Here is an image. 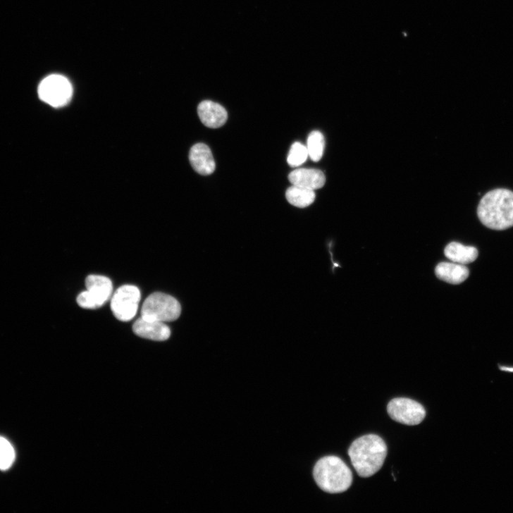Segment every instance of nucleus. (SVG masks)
Listing matches in <instances>:
<instances>
[{
  "instance_id": "nucleus-5",
  "label": "nucleus",
  "mask_w": 513,
  "mask_h": 513,
  "mask_svg": "<svg viewBox=\"0 0 513 513\" xmlns=\"http://www.w3.org/2000/svg\"><path fill=\"white\" fill-rule=\"evenodd\" d=\"M38 93L45 103L56 108L67 105L73 97V87L70 81L61 75H53L45 78L40 84Z\"/></svg>"
},
{
  "instance_id": "nucleus-11",
  "label": "nucleus",
  "mask_w": 513,
  "mask_h": 513,
  "mask_svg": "<svg viewBox=\"0 0 513 513\" xmlns=\"http://www.w3.org/2000/svg\"><path fill=\"white\" fill-rule=\"evenodd\" d=\"M198 113L202 123L211 128L223 126L228 119V113L225 108L211 101H202L199 105Z\"/></svg>"
},
{
  "instance_id": "nucleus-16",
  "label": "nucleus",
  "mask_w": 513,
  "mask_h": 513,
  "mask_svg": "<svg viewBox=\"0 0 513 513\" xmlns=\"http://www.w3.org/2000/svg\"><path fill=\"white\" fill-rule=\"evenodd\" d=\"M326 147V141L322 133L318 131L312 132L308 137L307 149L309 156L317 162L322 159Z\"/></svg>"
},
{
  "instance_id": "nucleus-6",
  "label": "nucleus",
  "mask_w": 513,
  "mask_h": 513,
  "mask_svg": "<svg viewBox=\"0 0 513 513\" xmlns=\"http://www.w3.org/2000/svg\"><path fill=\"white\" fill-rule=\"evenodd\" d=\"M87 291L77 299L78 304L85 309L101 307L111 297L113 284L110 279L101 276H89L86 279Z\"/></svg>"
},
{
  "instance_id": "nucleus-15",
  "label": "nucleus",
  "mask_w": 513,
  "mask_h": 513,
  "mask_svg": "<svg viewBox=\"0 0 513 513\" xmlns=\"http://www.w3.org/2000/svg\"><path fill=\"white\" fill-rule=\"evenodd\" d=\"M314 190L292 185L286 192L288 202L297 208L304 209L312 204L315 200Z\"/></svg>"
},
{
  "instance_id": "nucleus-14",
  "label": "nucleus",
  "mask_w": 513,
  "mask_h": 513,
  "mask_svg": "<svg viewBox=\"0 0 513 513\" xmlns=\"http://www.w3.org/2000/svg\"><path fill=\"white\" fill-rule=\"evenodd\" d=\"M444 254L451 261L466 265L474 263L478 259V251L475 247L453 242L446 246Z\"/></svg>"
},
{
  "instance_id": "nucleus-12",
  "label": "nucleus",
  "mask_w": 513,
  "mask_h": 513,
  "mask_svg": "<svg viewBox=\"0 0 513 513\" xmlns=\"http://www.w3.org/2000/svg\"><path fill=\"white\" fill-rule=\"evenodd\" d=\"M288 178L292 185L313 190L323 187L326 181L323 172L317 169H297Z\"/></svg>"
},
{
  "instance_id": "nucleus-18",
  "label": "nucleus",
  "mask_w": 513,
  "mask_h": 513,
  "mask_svg": "<svg viewBox=\"0 0 513 513\" xmlns=\"http://www.w3.org/2000/svg\"><path fill=\"white\" fill-rule=\"evenodd\" d=\"M309 156L307 147L295 142L290 150L288 163L291 167H297L303 164Z\"/></svg>"
},
{
  "instance_id": "nucleus-10",
  "label": "nucleus",
  "mask_w": 513,
  "mask_h": 513,
  "mask_svg": "<svg viewBox=\"0 0 513 513\" xmlns=\"http://www.w3.org/2000/svg\"><path fill=\"white\" fill-rule=\"evenodd\" d=\"M190 163L201 175H209L216 170V162L210 148L204 144L192 147L189 154Z\"/></svg>"
},
{
  "instance_id": "nucleus-13",
  "label": "nucleus",
  "mask_w": 513,
  "mask_h": 513,
  "mask_svg": "<svg viewBox=\"0 0 513 513\" xmlns=\"http://www.w3.org/2000/svg\"><path fill=\"white\" fill-rule=\"evenodd\" d=\"M437 278L452 285H459L469 277V270L465 265L440 263L435 270Z\"/></svg>"
},
{
  "instance_id": "nucleus-2",
  "label": "nucleus",
  "mask_w": 513,
  "mask_h": 513,
  "mask_svg": "<svg viewBox=\"0 0 513 513\" xmlns=\"http://www.w3.org/2000/svg\"><path fill=\"white\" fill-rule=\"evenodd\" d=\"M478 216L487 228L504 230L513 226V192L503 188L493 190L482 198Z\"/></svg>"
},
{
  "instance_id": "nucleus-9",
  "label": "nucleus",
  "mask_w": 513,
  "mask_h": 513,
  "mask_svg": "<svg viewBox=\"0 0 513 513\" xmlns=\"http://www.w3.org/2000/svg\"><path fill=\"white\" fill-rule=\"evenodd\" d=\"M133 331L140 338L159 342L167 340L171 334L170 328L164 323L143 317L136 321Z\"/></svg>"
},
{
  "instance_id": "nucleus-8",
  "label": "nucleus",
  "mask_w": 513,
  "mask_h": 513,
  "mask_svg": "<svg viewBox=\"0 0 513 513\" xmlns=\"http://www.w3.org/2000/svg\"><path fill=\"white\" fill-rule=\"evenodd\" d=\"M388 412L394 421L408 426L421 424L426 414L421 404L407 398L393 400L388 406Z\"/></svg>"
},
{
  "instance_id": "nucleus-3",
  "label": "nucleus",
  "mask_w": 513,
  "mask_h": 513,
  "mask_svg": "<svg viewBox=\"0 0 513 513\" xmlns=\"http://www.w3.org/2000/svg\"><path fill=\"white\" fill-rule=\"evenodd\" d=\"M313 476L321 489L332 494L345 492L353 482L350 469L340 458L333 456L318 461Z\"/></svg>"
},
{
  "instance_id": "nucleus-7",
  "label": "nucleus",
  "mask_w": 513,
  "mask_h": 513,
  "mask_svg": "<svg viewBox=\"0 0 513 513\" xmlns=\"http://www.w3.org/2000/svg\"><path fill=\"white\" fill-rule=\"evenodd\" d=\"M141 300V292L135 285H123L113 294L111 301V309L115 317L128 322L136 316Z\"/></svg>"
},
{
  "instance_id": "nucleus-1",
  "label": "nucleus",
  "mask_w": 513,
  "mask_h": 513,
  "mask_svg": "<svg viewBox=\"0 0 513 513\" xmlns=\"http://www.w3.org/2000/svg\"><path fill=\"white\" fill-rule=\"evenodd\" d=\"M348 454L357 474L369 478L382 468L388 456V445L377 435H365L352 443Z\"/></svg>"
},
{
  "instance_id": "nucleus-17",
  "label": "nucleus",
  "mask_w": 513,
  "mask_h": 513,
  "mask_svg": "<svg viewBox=\"0 0 513 513\" xmlns=\"http://www.w3.org/2000/svg\"><path fill=\"white\" fill-rule=\"evenodd\" d=\"M15 459L13 446L6 438L0 436V470L9 469L13 466Z\"/></svg>"
},
{
  "instance_id": "nucleus-4",
  "label": "nucleus",
  "mask_w": 513,
  "mask_h": 513,
  "mask_svg": "<svg viewBox=\"0 0 513 513\" xmlns=\"http://www.w3.org/2000/svg\"><path fill=\"white\" fill-rule=\"evenodd\" d=\"M181 314V306L173 297L155 292L144 301L142 309V317L158 322H173Z\"/></svg>"
}]
</instances>
